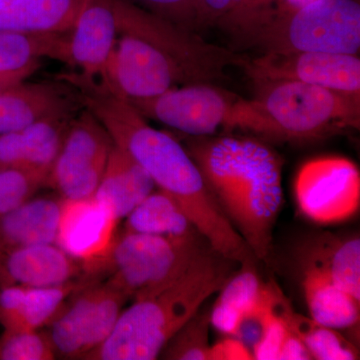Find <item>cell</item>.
Masks as SVG:
<instances>
[{"label":"cell","instance_id":"obj_31","mask_svg":"<svg viewBox=\"0 0 360 360\" xmlns=\"http://www.w3.org/2000/svg\"><path fill=\"white\" fill-rule=\"evenodd\" d=\"M163 20L196 33L200 30L194 0H129Z\"/></svg>","mask_w":360,"mask_h":360},{"label":"cell","instance_id":"obj_10","mask_svg":"<svg viewBox=\"0 0 360 360\" xmlns=\"http://www.w3.org/2000/svg\"><path fill=\"white\" fill-rule=\"evenodd\" d=\"M295 196L303 217L315 224H340L360 206V174L355 163L340 156L315 158L296 175Z\"/></svg>","mask_w":360,"mask_h":360},{"label":"cell","instance_id":"obj_15","mask_svg":"<svg viewBox=\"0 0 360 360\" xmlns=\"http://www.w3.org/2000/svg\"><path fill=\"white\" fill-rule=\"evenodd\" d=\"M117 35L115 0H84L70 33V65L106 86Z\"/></svg>","mask_w":360,"mask_h":360},{"label":"cell","instance_id":"obj_22","mask_svg":"<svg viewBox=\"0 0 360 360\" xmlns=\"http://www.w3.org/2000/svg\"><path fill=\"white\" fill-rule=\"evenodd\" d=\"M84 0H0V30L68 32Z\"/></svg>","mask_w":360,"mask_h":360},{"label":"cell","instance_id":"obj_30","mask_svg":"<svg viewBox=\"0 0 360 360\" xmlns=\"http://www.w3.org/2000/svg\"><path fill=\"white\" fill-rule=\"evenodd\" d=\"M44 180L37 175L14 169H0V215L15 210L30 200Z\"/></svg>","mask_w":360,"mask_h":360},{"label":"cell","instance_id":"obj_23","mask_svg":"<svg viewBox=\"0 0 360 360\" xmlns=\"http://www.w3.org/2000/svg\"><path fill=\"white\" fill-rule=\"evenodd\" d=\"M298 259L319 265L340 288L360 300L359 236H317L300 248Z\"/></svg>","mask_w":360,"mask_h":360},{"label":"cell","instance_id":"obj_6","mask_svg":"<svg viewBox=\"0 0 360 360\" xmlns=\"http://www.w3.org/2000/svg\"><path fill=\"white\" fill-rule=\"evenodd\" d=\"M241 41L264 53L359 54L360 4L357 0H317L293 13L270 16Z\"/></svg>","mask_w":360,"mask_h":360},{"label":"cell","instance_id":"obj_5","mask_svg":"<svg viewBox=\"0 0 360 360\" xmlns=\"http://www.w3.org/2000/svg\"><path fill=\"white\" fill-rule=\"evenodd\" d=\"M255 101L284 141H316L360 127V96L291 80H255Z\"/></svg>","mask_w":360,"mask_h":360},{"label":"cell","instance_id":"obj_3","mask_svg":"<svg viewBox=\"0 0 360 360\" xmlns=\"http://www.w3.org/2000/svg\"><path fill=\"white\" fill-rule=\"evenodd\" d=\"M236 262L212 248L196 258L174 283L122 310L112 333L87 360H153L172 336L219 292Z\"/></svg>","mask_w":360,"mask_h":360},{"label":"cell","instance_id":"obj_20","mask_svg":"<svg viewBox=\"0 0 360 360\" xmlns=\"http://www.w3.org/2000/svg\"><path fill=\"white\" fill-rule=\"evenodd\" d=\"M155 188V181L146 170L115 144L94 196L120 220L127 217Z\"/></svg>","mask_w":360,"mask_h":360},{"label":"cell","instance_id":"obj_24","mask_svg":"<svg viewBox=\"0 0 360 360\" xmlns=\"http://www.w3.org/2000/svg\"><path fill=\"white\" fill-rule=\"evenodd\" d=\"M70 33L0 30V75L16 72L44 58L70 65Z\"/></svg>","mask_w":360,"mask_h":360},{"label":"cell","instance_id":"obj_14","mask_svg":"<svg viewBox=\"0 0 360 360\" xmlns=\"http://www.w3.org/2000/svg\"><path fill=\"white\" fill-rule=\"evenodd\" d=\"M84 108L77 87L63 78L21 82L0 94V134L18 131L49 118L75 116Z\"/></svg>","mask_w":360,"mask_h":360},{"label":"cell","instance_id":"obj_38","mask_svg":"<svg viewBox=\"0 0 360 360\" xmlns=\"http://www.w3.org/2000/svg\"><path fill=\"white\" fill-rule=\"evenodd\" d=\"M40 66H41V63L39 61V63H33V65L23 68V70L16 71V72L0 75V94L25 82L26 78L32 77L33 73L37 72Z\"/></svg>","mask_w":360,"mask_h":360},{"label":"cell","instance_id":"obj_4","mask_svg":"<svg viewBox=\"0 0 360 360\" xmlns=\"http://www.w3.org/2000/svg\"><path fill=\"white\" fill-rule=\"evenodd\" d=\"M129 103L144 117L193 137L210 136L220 129H241L284 141L281 130L255 98H241L210 82L182 85L153 98Z\"/></svg>","mask_w":360,"mask_h":360},{"label":"cell","instance_id":"obj_19","mask_svg":"<svg viewBox=\"0 0 360 360\" xmlns=\"http://www.w3.org/2000/svg\"><path fill=\"white\" fill-rule=\"evenodd\" d=\"M310 319L336 330L359 328L360 300L340 288L319 265L298 259Z\"/></svg>","mask_w":360,"mask_h":360},{"label":"cell","instance_id":"obj_27","mask_svg":"<svg viewBox=\"0 0 360 360\" xmlns=\"http://www.w3.org/2000/svg\"><path fill=\"white\" fill-rule=\"evenodd\" d=\"M210 310H198L163 348L160 359L210 360Z\"/></svg>","mask_w":360,"mask_h":360},{"label":"cell","instance_id":"obj_28","mask_svg":"<svg viewBox=\"0 0 360 360\" xmlns=\"http://www.w3.org/2000/svg\"><path fill=\"white\" fill-rule=\"evenodd\" d=\"M265 288L266 283L258 276L253 262H248L227 279L217 300L238 309L245 316L257 307Z\"/></svg>","mask_w":360,"mask_h":360},{"label":"cell","instance_id":"obj_33","mask_svg":"<svg viewBox=\"0 0 360 360\" xmlns=\"http://www.w3.org/2000/svg\"><path fill=\"white\" fill-rule=\"evenodd\" d=\"M281 292L283 291L281 290L277 292L274 312L265 326L262 338L253 347V359L278 360L279 352L288 331V326L277 309V303Z\"/></svg>","mask_w":360,"mask_h":360},{"label":"cell","instance_id":"obj_35","mask_svg":"<svg viewBox=\"0 0 360 360\" xmlns=\"http://www.w3.org/2000/svg\"><path fill=\"white\" fill-rule=\"evenodd\" d=\"M243 319L238 309L217 300L210 310V326L224 335H236Z\"/></svg>","mask_w":360,"mask_h":360},{"label":"cell","instance_id":"obj_21","mask_svg":"<svg viewBox=\"0 0 360 360\" xmlns=\"http://www.w3.org/2000/svg\"><path fill=\"white\" fill-rule=\"evenodd\" d=\"M60 208V201L37 198L0 215V255L25 246L56 245Z\"/></svg>","mask_w":360,"mask_h":360},{"label":"cell","instance_id":"obj_8","mask_svg":"<svg viewBox=\"0 0 360 360\" xmlns=\"http://www.w3.org/2000/svg\"><path fill=\"white\" fill-rule=\"evenodd\" d=\"M106 73L104 87L129 101L153 98L176 85L205 82L167 51L129 32H118Z\"/></svg>","mask_w":360,"mask_h":360},{"label":"cell","instance_id":"obj_18","mask_svg":"<svg viewBox=\"0 0 360 360\" xmlns=\"http://www.w3.org/2000/svg\"><path fill=\"white\" fill-rule=\"evenodd\" d=\"M90 283L72 281L45 288L4 286L0 288V324L4 330H39L56 319L68 296Z\"/></svg>","mask_w":360,"mask_h":360},{"label":"cell","instance_id":"obj_37","mask_svg":"<svg viewBox=\"0 0 360 360\" xmlns=\"http://www.w3.org/2000/svg\"><path fill=\"white\" fill-rule=\"evenodd\" d=\"M309 350L303 341L288 328L283 347L279 352L278 360H311Z\"/></svg>","mask_w":360,"mask_h":360},{"label":"cell","instance_id":"obj_7","mask_svg":"<svg viewBox=\"0 0 360 360\" xmlns=\"http://www.w3.org/2000/svg\"><path fill=\"white\" fill-rule=\"evenodd\" d=\"M201 236L172 238L139 232H123L111 251L108 281L127 297L142 300L162 290L210 250Z\"/></svg>","mask_w":360,"mask_h":360},{"label":"cell","instance_id":"obj_13","mask_svg":"<svg viewBox=\"0 0 360 360\" xmlns=\"http://www.w3.org/2000/svg\"><path fill=\"white\" fill-rule=\"evenodd\" d=\"M60 203L56 245L89 274L108 269L120 220L94 196L84 200L63 198Z\"/></svg>","mask_w":360,"mask_h":360},{"label":"cell","instance_id":"obj_11","mask_svg":"<svg viewBox=\"0 0 360 360\" xmlns=\"http://www.w3.org/2000/svg\"><path fill=\"white\" fill-rule=\"evenodd\" d=\"M115 146L101 122L84 108L71 122L49 180L66 200L91 198Z\"/></svg>","mask_w":360,"mask_h":360},{"label":"cell","instance_id":"obj_25","mask_svg":"<svg viewBox=\"0 0 360 360\" xmlns=\"http://www.w3.org/2000/svg\"><path fill=\"white\" fill-rule=\"evenodd\" d=\"M125 232L172 238L201 236L179 203L160 189L153 191L130 212L125 222Z\"/></svg>","mask_w":360,"mask_h":360},{"label":"cell","instance_id":"obj_16","mask_svg":"<svg viewBox=\"0 0 360 360\" xmlns=\"http://www.w3.org/2000/svg\"><path fill=\"white\" fill-rule=\"evenodd\" d=\"M75 116L49 118L18 131L0 134V169L23 170L47 181Z\"/></svg>","mask_w":360,"mask_h":360},{"label":"cell","instance_id":"obj_29","mask_svg":"<svg viewBox=\"0 0 360 360\" xmlns=\"http://www.w3.org/2000/svg\"><path fill=\"white\" fill-rule=\"evenodd\" d=\"M56 355L47 333L4 330L0 338V360H52Z\"/></svg>","mask_w":360,"mask_h":360},{"label":"cell","instance_id":"obj_12","mask_svg":"<svg viewBox=\"0 0 360 360\" xmlns=\"http://www.w3.org/2000/svg\"><path fill=\"white\" fill-rule=\"evenodd\" d=\"M255 80H291L360 96L359 54L333 52L264 53L241 66Z\"/></svg>","mask_w":360,"mask_h":360},{"label":"cell","instance_id":"obj_9","mask_svg":"<svg viewBox=\"0 0 360 360\" xmlns=\"http://www.w3.org/2000/svg\"><path fill=\"white\" fill-rule=\"evenodd\" d=\"M127 295L110 281L90 283L75 302L60 310L47 333L56 354L82 359L110 338L122 312Z\"/></svg>","mask_w":360,"mask_h":360},{"label":"cell","instance_id":"obj_26","mask_svg":"<svg viewBox=\"0 0 360 360\" xmlns=\"http://www.w3.org/2000/svg\"><path fill=\"white\" fill-rule=\"evenodd\" d=\"M277 309L288 328L303 341L312 359H359V349L354 341L347 340L340 330L322 326L310 317L296 312L283 292L279 295Z\"/></svg>","mask_w":360,"mask_h":360},{"label":"cell","instance_id":"obj_1","mask_svg":"<svg viewBox=\"0 0 360 360\" xmlns=\"http://www.w3.org/2000/svg\"><path fill=\"white\" fill-rule=\"evenodd\" d=\"M75 85L84 108L105 127L116 146L129 153L186 213L215 252L239 264L257 259L221 212L200 168L174 137L151 127L127 99L80 73L60 77Z\"/></svg>","mask_w":360,"mask_h":360},{"label":"cell","instance_id":"obj_2","mask_svg":"<svg viewBox=\"0 0 360 360\" xmlns=\"http://www.w3.org/2000/svg\"><path fill=\"white\" fill-rule=\"evenodd\" d=\"M186 148L229 224L257 260L266 259L283 203L281 156L239 135L193 136Z\"/></svg>","mask_w":360,"mask_h":360},{"label":"cell","instance_id":"obj_17","mask_svg":"<svg viewBox=\"0 0 360 360\" xmlns=\"http://www.w3.org/2000/svg\"><path fill=\"white\" fill-rule=\"evenodd\" d=\"M82 265L54 243L15 248L0 255V286L61 285L75 281Z\"/></svg>","mask_w":360,"mask_h":360},{"label":"cell","instance_id":"obj_34","mask_svg":"<svg viewBox=\"0 0 360 360\" xmlns=\"http://www.w3.org/2000/svg\"><path fill=\"white\" fill-rule=\"evenodd\" d=\"M200 30L205 26L221 25L245 0H194Z\"/></svg>","mask_w":360,"mask_h":360},{"label":"cell","instance_id":"obj_39","mask_svg":"<svg viewBox=\"0 0 360 360\" xmlns=\"http://www.w3.org/2000/svg\"><path fill=\"white\" fill-rule=\"evenodd\" d=\"M315 1H317V0H276L274 11H272L269 18L270 16L283 15V14L293 13V11H298V9L309 6V4Z\"/></svg>","mask_w":360,"mask_h":360},{"label":"cell","instance_id":"obj_32","mask_svg":"<svg viewBox=\"0 0 360 360\" xmlns=\"http://www.w3.org/2000/svg\"><path fill=\"white\" fill-rule=\"evenodd\" d=\"M274 4L276 0H245L219 27L243 40L269 18Z\"/></svg>","mask_w":360,"mask_h":360},{"label":"cell","instance_id":"obj_36","mask_svg":"<svg viewBox=\"0 0 360 360\" xmlns=\"http://www.w3.org/2000/svg\"><path fill=\"white\" fill-rule=\"evenodd\" d=\"M252 352L236 336L226 335L224 340L210 345V360H251Z\"/></svg>","mask_w":360,"mask_h":360}]
</instances>
